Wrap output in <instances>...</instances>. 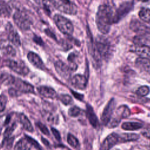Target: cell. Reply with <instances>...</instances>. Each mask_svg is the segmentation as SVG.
I'll return each mask as SVG.
<instances>
[{
    "instance_id": "obj_1",
    "label": "cell",
    "mask_w": 150,
    "mask_h": 150,
    "mask_svg": "<svg viewBox=\"0 0 150 150\" xmlns=\"http://www.w3.org/2000/svg\"><path fill=\"white\" fill-rule=\"evenodd\" d=\"M114 14L111 7L107 4L100 5L96 15V23L98 30L103 34H107L113 23Z\"/></svg>"
},
{
    "instance_id": "obj_2",
    "label": "cell",
    "mask_w": 150,
    "mask_h": 150,
    "mask_svg": "<svg viewBox=\"0 0 150 150\" xmlns=\"http://www.w3.org/2000/svg\"><path fill=\"white\" fill-rule=\"evenodd\" d=\"M13 19L18 28L23 31L29 30L32 24L30 17L25 12L21 10L17 11L14 13Z\"/></svg>"
},
{
    "instance_id": "obj_3",
    "label": "cell",
    "mask_w": 150,
    "mask_h": 150,
    "mask_svg": "<svg viewBox=\"0 0 150 150\" xmlns=\"http://www.w3.org/2000/svg\"><path fill=\"white\" fill-rule=\"evenodd\" d=\"M53 21L57 28L62 33L67 36H70L73 33L74 28L69 19L61 15L56 14L53 17Z\"/></svg>"
},
{
    "instance_id": "obj_4",
    "label": "cell",
    "mask_w": 150,
    "mask_h": 150,
    "mask_svg": "<svg viewBox=\"0 0 150 150\" xmlns=\"http://www.w3.org/2000/svg\"><path fill=\"white\" fill-rule=\"evenodd\" d=\"M95 45L101 58L106 59L110 56L111 46L107 38L103 36H98L96 39Z\"/></svg>"
},
{
    "instance_id": "obj_5",
    "label": "cell",
    "mask_w": 150,
    "mask_h": 150,
    "mask_svg": "<svg viewBox=\"0 0 150 150\" xmlns=\"http://www.w3.org/2000/svg\"><path fill=\"white\" fill-rule=\"evenodd\" d=\"M55 8L66 14L74 15L77 13V6L70 0H55Z\"/></svg>"
},
{
    "instance_id": "obj_6",
    "label": "cell",
    "mask_w": 150,
    "mask_h": 150,
    "mask_svg": "<svg viewBox=\"0 0 150 150\" xmlns=\"http://www.w3.org/2000/svg\"><path fill=\"white\" fill-rule=\"evenodd\" d=\"M5 63L7 67L18 74L26 76L29 72V68L22 60H6Z\"/></svg>"
},
{
    "instance_id": "obj_7",
    "label": "cell",
    "mask_w": 150,
    "mask_h": 150,
    "mask_svg": "<svg viewBox=\"0 0 150 150\" xmlns=\"http://www.w3.org/2000/svg\"><path fill=\"white\" fill-rule=\"evenodd\" d=\"M11 85L13 86L12 87L16 91L19 96L22 93H34L33 86L31 84L21 79L13 77Z\"/></svg>"
},
{
    "instance_id": "obj_8",
    "label": "cell",
    "mask_w": 150,
    "mask_h": 150,
    "mask_svg": "<svg viewBox=\"0 0 150 150\" xmlns=\"http://www.w3.org/2000/svg\"><path fill=\"white\" fill-rule=\"evenodd\" d=\"M133 3L130 1L124 2L118 6L114 14L113 23H118L124 18L132 9Z\"/></svg>"
},
{
    "instance_id": "obj_9",
    "label": "cell",
    "mask_w": 150,
    "mask_h": 150,
    "mask_svg": "<svg viewBox=\"0 0 150 150\" xmlns=\"http://www.w3.org/2000/svg\"><path fill=\"white\" fill-rule=\"evenodd\" d=\"M115 108V101L114 98H112L107 103L101 114V120L104 125H107L110 122L113 115V112Z\"/></svg>"
},
{
    "instance_id": "obj_10",
    "label": "cell",
    "mask_w": 150,
    "mask_h": 150,
    "mask_svg": "<svg viewBox=\"0 0 150 150\" xmlns=\"http://www.w3.org/2000/svg\"><path fill=\"white\" fill-rule=\"evenodd\" d=\"M54 67L59 75L65 79H69L70 77L71 73L73 71L69 64H67L61 60L55 62Z\"/></svg>"
},
{
    "instance_id": "obj_11",
    "label": "cell",
    "mask_w": 150,
    "mask_h": 150,
    "mask_svg": "<svg viewBox=\"0 0 150 150\" xmlns=\"http://www.w3.org/2000/svg\"><path fill=\"white\" fill-rule=\"evenodd\" d=\"M129 50L139 56L145 58H150V46L141 44L135 43L131 46Z\"/></svg>"
},
{
    "instance_id": "obj_12",
    "label": "cell",
    "mask_w": 150,
    "mask_h": 150,
    "mask_svg": "<svg viewBox=\"0 0 150 150\" xmlns=\"http://www.w3.org/2000/svg\"><path fill=\"white\" fill-rule=\"evenodd\" d=\"M70 84L75 88L79 90H84L87 84V77L81 74H76L70 79Z\"/></svg>"
},
{
    "instance_id": "obj_13",
    "label": "cell",
    "mask_w": 150,
    "mask_h": 150,
    "mask_svg": "<svg viewBox=\"0 0 150 150\" xmlns=\"http://www.w3.org/2000/svg\"><path fill=\"white\" fill-rule=\"evenodd\" d=\"M119 141V135L116 133H111L109 134L103 141L101 144L100 149L107 150L112 148Z\"/></svg>"
},
{
    "instance_id": "obj_14",
    "label": "cell",
    "mask_w": 150,
    "mask_h": 150,
    "mask_svg": "<svg viewBox=\"0 0 150 150\" xmlns=\"http://www.w3.org/2000/svg\"><path fill=\"white\" fill-rule=\"evenodd\" d=\"M6 31L8 40H9L12 44H13L16 46H20L21 40L16 30L14 29L13 26L10 23H8L6 25Z\"/></svg>"
},
{
    "instance_id": "obj_15",
    "label": "cell",
    "mask_w": 150,
    "mask_h": 150,
    "mask_svg": "<svg viewBox=\"0 0 150 150\" xmlns=\"http://www.w3.org/2000/svg\"><path fill=\"white\" fill-rule=\"evenodd\" d=\"M129 28L132 31L138 33H150V28L138 19L131 20L129 23Z\"/></svg>"
},
{
    "instance_id": "obj_16",
    "label": "cell",
    "mask_w": 150,
    "mask_h": 150,
    "mask_svg": "<svg viewBox=\"0 0 150 150\" xmlns=\"http://www.w3.org/2000/svg\"><path fill=\"white\" fill-rule=\"evenodd\" d=\"M27 57L29 62L33 66L41 70H45V65L38 54L33 52H30L28 53Z\"/></svg>"
},
{
    "instance_id": "obj_17",
    "label": "cell",
    "mask_w": 150,
    "mask_h": 150,
    "mask_svg": "<svg viewBox=\"0 0 150 150\" xmlns=\"http://www.w3.org/2000/svg\"><path fill=\"white\" fill-rule=\"evenodd\" d=\"M135 66L140 70L150 74V59L139 57L135 62Z\"/></svg>"
},
{
    "instance_id": "obj_18",
    "label": "cell",
    "mask_w": 150,
    "mask_h": 150,
    "mask_svg": "<svg viewBox=\"0 0 150 150\" xmlns=\"http://www.w3.org/2000/svg\"><path fill=\"white\" fill-rule=\"evenodd\" d=\"M38 93L43 97L47 98L54 99L57 97V93L56 91L52 87L42 86L37 88Z\"/></svg>"
},
{
    "instance_id": "obj_19",
    "label": "cell",
    "mask_w": 150,
    "mask_h": 150,
    "mask_svg": "<svg viewBox=\"0 0 150 150\" xmlns=\"http://www.w3.org/2000/svg\"><path fill=\"white\" fill-rule=\"evenodd\" d=\"M86 115L90 124L95 128L99 125L98 120L96 115L93 107L90 104L86 105Z\"/></svg>"
},
{
    "instance_id": "obj_20",
    "label": "cell",
    "mask_w": 150,
    "mask_h": 150,
    "mask_svg": "<svg viewBox=\"0 0 150 150\" xmlns=\"http://www.w3.org/2000/svg\"><path fill=\"white\" fill-rule=\"evenodd\" d=\"M33 147L31 141L30 137L26 135L24 138L21 139L15 145V149H30Z\"/></svg>"
},
{
    "instance_id": "obj_21",
    "label": "cell",
    "mask_w": 150,
    "mask_h": 150,
    "mask_svg": "<svg viewBox=\"0 0 150 150\" xmlns=\"http://www.w3.org/2000/svg\"><path fill=\"white\" fill-rule=\"evenodd\" d=\"M131 114V111L129 109V108L125 105H120L117 108L115 112V114L112 117H114L120 120H121V119L127 118H128Z\"/></svg>"
},
{
    "instance_id": "obj_22",
    "label": "cell",
    "mask_w": 150,
    "mask_h": 150,
    "mask_svg": "<svg viewBox=\"0 0 150 150\" xmlns=\"http://www.w3.org/2000/svg\"><path fill=\"white\" fill-rule=\"evenodd\" d=\"M143 125V123L141 122L127 121L122 124L121 128L125 131H135L141 129Z\"/></svg>"
},
{
    "instance_id": "obj_23",
    "label": "cell",
    "mask_w": 150,
    "mask_h": 150,
    "mask_svg": "<svg viewBox=\"0 0 150 150\" xmlns=\"http://www.w3.org/2000/svg\"><path fill=\"white\" fill-rule=\"evenodd\" d=\"M35 2L43 8L47 12L50 13L52 10L55 8L56 1L55 0H34Z\"/></svg>"
},
{
    "instance_id": "obj_24",
    "label": "cell",
    "mask_w": 150,
    "mask_h": 150,
    "mask_svg": "<svg viewBox=\"0 0 150 150\" xmlns=\"http://www.w3.org/2000/svg\"><path fill=\"white\" fill-rule=\"evenodd\" d=\"M19 122L22 124L23 128L28 131V132H33V126L29 121V120L28 118V117L23 113H21L19 115Z\"/></svg>"
},
{
    "instance_id": "obj_25",
    "label": "cell",
    "mask_w": 150,
    "mask_h": 150,
    "mask_svg": "<svg viewBox=\"0 0 150 150\" xmlns=\"http://www.w3.org/2000/svg\"><path fill=\"white\" fill-rule=\"evenodd\" d=\"M139 135L135 133L125 132L122 133L119 135V141L127 142V141H135L139 139Z\"/></svg>"
},
{
    "instance_id": "obj_26",
    "label": "cell",
    "mask_w": 150,
    "mask_h": 150,
    "mask_svg": "<svg viewBox=\"0 0 150 150\" xmlns=\"http://www.w3.org/2000/svg\"><path fill=\"white\" fill-rule=\"evenodd\" d=\"M139 19L144 22L150 23V9L142 8L138 12Z\"/></svg>"
},
{
    "instance_id": "obj_27",
    "label": "cell",
    "mask_w": 150,
    "mask_h": 150,
    "mask_svg": "<svg viewBox=\"0 0 150 150\" xmlns=\"http://www.w3.org/2000/svg\"><path fill=\"white\" fill-rule=\"evenodd\" d=\"M44 118L46 121L53 124H57L58 122V116L54 112L50 111H44Z\"/></svg>"
},
{
    "instance_id": "obj_28",
    "label": "cell",
    "mask_w": 150,
    "mask_h": 150,
    "mask_svg": "<svg viewBox=\"0 0 150 150\" xmlns=\"http://www.w3.org/2000/svg\"><path fill=\"white\" fill-rule=\"evenodd\" d=\"M11 13L9 6L4 1L0 0V16H8Z\"/></svg>"
},
{
    "instance_id": "obj_29",
    "label": "cell",
    "mask_w": 150,
    "mask_h": 150,
    "mask_svg": "<svg viewBox=\"0 0 150 150\" xmlns=\"http://www.w3.org/2000/svg\"><path fill=\"white\" fill-rule=\"evenodd\" d=\"M67 143L73 148H77L79 146V140L72 134H69L67 137Z\"/></svg>"
},
{
    "instance_id": "obj_30",
    "label": "cell",
    "mask_w": 150,
    "mask_h": 150,
    "mask_svg": "<svg viewBox=\"0 0 150 150\" xmlns=\"http://www.w3.org/2000/svg\"><path fill=\"white\" fill-rule=\"evenodd\" d=\"M58 99L64 105H70L73 103L72 97L69 94H60L57 96Z\"/></svg>"
},
{
    "instance_id": "obj_31",
    "label": "cell",
    "mask_w": 150,
    "mask_h": 150,
    "mask_svg": "<svg viewBox=\"0 0 150 150\" xmlns=\"http://www.w3.org/2000/svg\"><path fill=\"white\" fill-rule=\"evenodd\" d=\"M150 91V89L149 87L146 86H142L139 87L136 91V94L141 96V97H144L147 96Z\"/></svg>"
},
{
    "instance_id": "obj_32",
    "label": "cell",
    "mask_w": 150,
    "mask_h": 150,
    "mask_svg": "<svg viewBox=\"0 0 150 150\" xmlns=\"http://www.w3.org/2000/svg\"><path fill=\"white\" fill-rule=\"evenodd\" d=\"M13 142V138H12L11 137H5L4 138L3 142H2L1 147L5 149H11L12 146Z\"/></svg>"
},
{
    "instance_id": "obj_33",
    "label": "cell",
    "mask_w": 150,
    "mask_h": 150,
    "mask_svg": "<svg viewBox=\"0 0 150 150\" xmlns=\"http://www.w3.org/2000/svg\"><path fill=\"white\" fill-rule=\"evenodd\" d=\"M2 52L6 55L14 56L16 54V51L15 49L11 45L3 46V47L2 48Z\"/></svg>"
},
{
    "instance_id": "obj_34",
    "label": "cell",
    "mask_w": 150,
    "mask_h": 150,
    "mask_svg": "<svg viewBox=\"0 0 150 150\" xmlns=\"http://www.w3.org/2000/svg\"><path fill=\"white\" fill-rule=\"evenodd\" d=\"M81 110L79 107L77 106H73L69 110L68 114L70 117H76L81 114Z\"/></svg>"
},
{
    "instance_id": "obj_35",
    "label": "cell",
    "mask_w": 150,
    "mask_h": 150,
    "mask_svg": "<svg viewBox=\"0 0 150 150\" xmlns=\"http://www.w3.org/2000/svg\"><path fill=\"white\" fill-rule=\"evenodd\" d=\"M16 127V125L15 122H13L12 124H11L9 126H8L6 128V129H5L4 133V138L11 137L12 133L14 131V130L15 129Z\"/></svg>"
},
{
    "instance_id": "obj_36",
    "label": "cell",
    "mask_w": 150,
    "mask_h": 150,
    "mask_svg": "<svg viewBox=\"0 0 150 150\" xmlns=\"http://www.w3.org/2000/svg\"><path fill=\"white\" fill-rule=\"evenodd\" d=\"M36 125L40 130V131L43 134H45V135H47V136H49L50 135L49 131L48 128L46 127V125L45 124H43L41 122H39L38 121V122H36Z\"/></svg>"
},
{
    "instance_id": "obj_37",
    "label": "cell",
    "mask_w": 150,
    "mask_h": 150,
    "mask_svg": "<svg viewBox=\"0 0 150 150\" xmlns=\"http://www.w3.org/2000/svg\"><path fill=\"white\" fill-rule=\"evenodd\" d=\"M7 97L4 94H1L0 95V112H2L6 105L7 103Z\"/></svg>"
},
{
    "instance_id": "obj_38",
    "label": "cell",
    "mask_w": 150,
    "mask_h": 150,
    "mask_svg": "<svg viewBox=\"0 0 150 150\" xmlns=\"http://www.w3.org/2000/svg\"><path fill=\"white\" fill-rule=\"evenodd\" d=\"M51 131H52V132L53 134L54 138H56V139H57L59 141H60L61 140V136H60V132L56 129H55L54 128H52Z\"/></svg>"
},
{
    "instance_id": "obj_39",
    "label": "cell",
    "mask_w": 150,
    "mask_h": 150,
    "mask_svg": "<svg viewBox=\"0 0 150 150\" xmlns=\"http://www.w3.org/2000/svg\"><path fill=\"white\" fill-rule=\"evenodd\" d=\"M33 41L37 43L38 45H43V42L42 40V39L40 38V37L37 36V35H34V37H33Z\"/></svg>"
},
{
    "instance_id": "obj_40",
    "label": "cell",
    "mask_w": 150,
    "mask_h": 150,
    "mask_svg": "<svg viewBox=\"0 0 150 150\" xmlns=\"http://www.w3.org/2000/svg\"><path fill=\"white\" fill-rule=\"evenodd\" d=\"M142 135L145 138L150 139V128L144 129L142 131Z\"/></svg>"
},
{
    "instance_id": "obj_41",
    "label": "cell",
    "mask_w": 150,
    "mask_h": 150,
    "mask_svg": "<svg viewBox=\"0 0 150 150\" xmlns=\"http://www.w3.org/2000/svg\"><path fill=\"white\" fill-rule=\"evenodd\" d=\"M45 32H46V34L49 36V37H50L51 38L54 39V40H56V37L55 36V35L53 34V32H52L49 29H46L45 30Z\"/></svg>"
},
{
    "instance_id": "obj_42",
    "label": "cell",
    "mask_w": 150,
    "mask_h": 150,
    "mask_svg": "<svg viewBox=\"0 0 150 150\" xmlns=\"http://www.w3.org/2000/svg\"><path fill=\"white\" fill-rule=\"evenodd\" d=\"M71 93L72 94L74 95V96L77 98V99H79L80 100H82L83 98V95L82 94H79L77 93H76L75 91H71Z\"/></svg>"
},
{
    "instance_id": "obj_43",
    "label": "cell",
    "mask_w": 150,
    "mask_h": 150,
    "mask_svg": "<svg viewBox=\"0 0 150 150\" xmlns=\"http://www.w3.org/2000/svg\"><path fill=\"white\" fill-rule=\"evenodd\" d=\"M42 141L45 144V145H46V146H49V147L50 146V143L49 142V141L46 139L42 137Z\"/></svg>"
},
{
    "instance_id": "obj_44",
    "label": "cell",
    "mask_w": 150,
    "mask_h": 150,
    "mask_svg": "<svg viewBox=\"0 0 150 150\" xmlns=\"http://www.w3.org/2000/svg\"><path fill=\"white\" fill-rule=\"evenodd\" d=\"M139 1H141V2H148L150 0H138Z\"/></svg>"
},
{
    "instance_id": "obj_45",
    "label": "cell",
    "mask_w": 150,
    "mask_h": 150,
    "mask_svg": "<svg viewBox=\"0 0 150 150\" xmlns=\"http://www.w3.org/2000/svg\"><path fill=\"white\" fill-rule=\"evenodd\" d=\"M2 125L0 123V135L1 134V132H2Z\"/></svg>"
},
{
    "instance_id": "obj_46",
    "label": "cell",
    "mask_w": 150,
    "mask_h": 150,
    "mask_svg": "<svg viewBox=\"0 0 150 150\" xmlns=\"http://www.w3.org/2000/svg\"><path fill=\"white\" fill-rule=\"evenodd\" d=\"M149 148H150V146H149Z\"/></svg>"
}]
</instances>
